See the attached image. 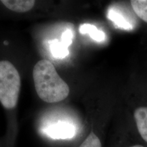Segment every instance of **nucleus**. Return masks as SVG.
<instances>
[{
	"mask_svg": "<svg viewBox=\"0 0 147 147\" xmlns=\"http://www.w3.org/2000/svg\"><path fill=\"white\" fill-rule=\"evenodd\" d=\"M73 39V33L70 29H66L63 33L61 36V41L67 47H69L71 45V42H72Z\"/></svg>",
	"mask_w": 147,
	"mask_h": 147,
	"instance_id": "nucleus-11",
	"label": "nucleus"
},
{
	"mask_svg": "<svg viewBox=\"0 0 147 147\" xmlns=\"http://www.w3.org/2000/svg\"><path fill=\"white\" fill-rule=\"evenodd\" d=\"M79 147H102V143L100 138L92 131Z\"/></svg>",
	"mask_w": 147,
	"mask_h": 147,
	"instance_id": "nucleus-10",
	"label": "nucleus"
},
{
	"mask_svg": "<svg viewBox=\"0 0 147 147\" xmlns=\"http://www.w3.org/2000/svg\"><path fill=\"white\" fill-rule=\"evenodd\" d=\"M1 2L9 10L16 12H28L35 4L33 0H3Z\"/></svg>",
	"mask_w": 147,
	"mask_h": 147,
	"instance_id": "nucleus-5",
	"label": "nucleus"
},
{
	"mask_svg": "<svg viewBox=\"0 0 147 147\" xmlns=\"http://www.w3.org/2000/svg\"><path fill=\"white\" fill-rule=\"evenodd\" d=\"M51 54L55 59H63L69 55L68 47L65 46L61 41L53 40L50 42Z\"/></svg>",
	"mask_w": 147,
	"mask_h": 147,
	"instance_id": "nucleus-8",
	"label": "nucleus"
},
{
	"mask_svg": "<svg viewBox=\"0 0 147 147\" xmlns=\"http://www.w3.org/2000/svg\"><path fill=\"white\" fill-rule=\"evenodd\" d=\"M131 5L136 15L147 23V0H133Z\"/></svg>",
	"mask_w": 147,
	"mask_h": 147,
	"instance_id": "nucleus-9",
	"label": "nucleus"
},
{
	"mask_svg": "<svg viewBox=\"0 0 147 147\" xmlns=\"http://www.w3.org/2000/svg\"><path fill=\"white\" fill-rule=\"evenodd\" d=\"M136 126L141 137L147 142V107H140L134 112Z\"/></svg>",
	"mask_w": 147,
	"mask_h": 147,
	"instance_id": "nucleus-4",
	"label": "nucleus"
},
{
	"mask_svg": "<svg viewBox=\"0 0 147 147\" xmlns=\"http://www.w3.org/2000/svg\"><path fill=\"white\" fill-rule=\"evenodd\" d=\"M79 32L81 34H89L92 39L99 42L104 41L106 39V35L104 32L91 24H82L79 28Z\"/></svg>",
	"mask_w": 147,
	"mask_h": 147,
	"instance_id": "nucleus-7",
	"label": "nucleus"
},
{
	"mask_svg": "<svg viewBox=\"0 0 147 147\" xmlns=\"http://www.w3.org/2000/svg\"><path fill=\"white\" fill-rule=\"evenodd\" d=\"M33 78L37 93L45 102H61L68 96V85L59 76L54 65L49 61L40 60L35 65Z\"/></svg>",
	"mask_w": 147,
	"mask_h": 147,
	"instance_id": "nucleus-1",
	"label": "nucleus"
},
{
	"mask_svg": "<svg viewBox=\"0 0 147 147\" xmlns=\"http://www.w3.org/2000/svg\"><path fill=\"white\" fill-rule=\"evenodd\" d=\"M20 89L21 77L17 69L10 61H0V102L3 107H16Z\"/></svg>",
	"mask_w": 147,
	"mask_h": 147,
	"instance_id": "nucleus-2",
	"label": "nucleus"
},
{
	"mask_svg": "<svg viewBox=\"0 0 147 147\" xmlns=\"http://www.w3.org/2000/svg\"><path fill=\"white\" fill-rule=\"evenodd\" d=\"M108 18L113 22V23L119 28L131 30L133 25L129 21V20L121 12L115 10L113 8H110L108 12Z\"/></svg>",
	"mask_w": 147,
	"mask_h": 147,
	"instance_id": "nucleus-6",
	"label": "nucleus"
},
{
	"mask_svg": "<svg viewBox=\"0 0 147 147\" xmlns=\"http://www.w3.org/2000/svg\"><path fill=\"white\" fill-rule=\"evenodd\" d=\"M45 133L49 137L55 140H66L75 136L76 129L73 125L67 123H57L45 129Z\"/></svg>",
	"mask_w": 147,
	"mask_h": 147,
	"instance_id": "nucleus-3",
	"label": "nucleus"
},
{
	"mask_svg": "<svg viewBox=\"0 0 147 147\" xmlns=\"http://www.w3.org/2000/svg\"><path fill=\"white\" fill-rule=\"evenodd\" d=\"M130 147H144V146H141V145H134V146H130Z\"/></svg>",
	"mask_w": 147,
	"mask_h": 147,
	"instance_id": "nucleus-12",
	"label": "nucleus"
}]
</instances>
